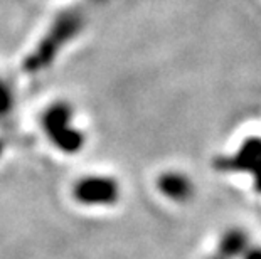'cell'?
<instances>
[{"label": "cell", "mask_w": 261, "mask_h": 259, "mask_svg": "<svg viewBox=\"0 0 261 259\" xmlns=\"http://www.w3.org/2000/svg\"><path fill=\"white\" fill-rule=\"evenodd\" d=\"M73 109L66 103H56L44 113L42 126L54 145L64 153H77L85 145V135L71 126Z\"/></svg>", "instance_id": "1"}, {"label": "cell", "mask_w": 261, "mask_h": 259, "mask_svg": "<svg viewBox=\"0 0 261 259\" xmlns=\"http://www.w3.org/2000/svg\"><path fill=\"white\" fill-rule=\"evenodd\" d=\"M77 27H80V19H77V15H73V14L63 15V17L54 24L53 31L49 32V36L41 42V46H39L37 51L27 59V63H25L27 71L36 73V71L46 68V66L54 59V56H56L61 44L71 39L74 32L77 31Z\"/></svg>", "instance_id": "2"}, {"label": "cell", "mask_w": 261, "mask_h": 259, "mask_svg": "<svg viewBox=\"0 0 261 259\" xmlns=\"http://www.w3.org/2000/svg\"><path fill=\"white\" fill-rule=\"evenodd\" d=\"M73 195L77 202L86 206H110L120 197V185L112 177H85L76 182Z\"/></svg>", "instance_id": "3"}, {"label": "cell", "mask_w": 261, "mask_h": 259, "mask_svg": "<svg viewBox=\"0 0 261 259\" xmlns=\"http://www.w3.org/2000/svg\"><path fill=\"white\" fill-rule=\"evenodd\" d=\"M159 189L165 197H169V199L177 200V202H184L187 199H191L194 194L192 182L189 180L186 175L177 174V172H167V174L160 175Z\"/></svg>", "instance_id": "4"}, {"label": "cell", "mask_w": 261, "mask_h": 259, "mask_svg": "<svg viewBox=\"0 0 261 259\" xmlns=\"http://www.w3.org/2000/svg\"><path fill=\"white\" fill-rule=\"evenodd\" d=\"M248 246H249L248 236L240 229H232L223 236V239L219 242L218 252L211 259H234L240 254H243L248 249Z\"/></svg>", "instance_id": "5"}, {"label": "cell", "mask_w": 261, "mask_h": 259, "mask_svg": "<svg viewBox=\"0 0 261 259\" xmlns=\"http://www.w3.org/2000/svg\"><path fill=\"white\" fill-rule=\"evenodd\" d=\"M10 108H12V95L9 88L0 81V114H7Z\"/></svg>", "instance_id": "6"}, {"label": "cell", "mask_w": 261, "mask_h": 259, "mask_svg": "<svg viewBox=\"0 0 261 259\" xmlns=\"http://www.w3.org/2000/svg\"><path fill=\"white\" fill-rule=\"evenodd\" d=\"M2 150H4V145H2V141H0V155H2Z\"/></svg>", "instance_id": "7"}]
</instances>
